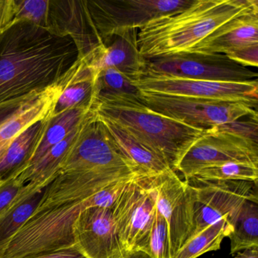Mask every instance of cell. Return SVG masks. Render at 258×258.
<instances>
[{
    "label": "cell",
    "instance_id": "6da1fadb",
    "mask_svg": "<svg viewBox=\"0 0 258 258\" xmlns=\"http://www.w3.org/2000/svg\"><path fill=\"white\" fill-rule=\"evenodd\" d=\"M78 58L70 37L13 20L0 34V104L56 85Z\"/></svg>",
    "mask_w": 258,
    "mask_h": 258
},
{
    "label": "cell",
    "instance_id": "7a4b0ae2",
    "mask_svg": "<svg viewBox=\"0 0 258 258\" xmlns=\"http://www.w3.org/2000/svg\"><path fill=\"white\" fill-rule=\"evenodd\" d=\"M258 9L257 0H194L185 10L149 22L137 34L146 60L191 53L229 21Z\"/></svg>",
    "mask_w": 258,
    "mask_h": 258
},
{
    "label": "cell",
    "instance_id": "3957f363",
    "mask_svg": "<svg viewBox=\"0 0 258 258\" xmlns=\"http://www.w3.org/2000/svg\"><path fill=\"white\" fill-rule=\"evenodd\" d=\"M96 116L111 120L165 160L174 169L205 130L184 124L149 109L137 96H98Z\"/></svg>",
    "mask_w": 258,
    "mask_h": 258
},
{
    "label": "cell",
    "instance_id": "277c9868",
    "mask_svg": "<svg viewBox=\"0 0 258 258\" xmlns=\"http://www.w3.org/2000/svg\"><path fill=\"white\" fill-rule=\"evenodd\" d=\"M194 0H87L95 26L106 44L116 36L140 30L149 22L176 14Z\"/></svg>",
    "mask_w": 258,
    "mask_h": 258
},
{
    "label": "cell",
    "instance_id": "5b68a950",
    "mask_svg": "<svg viewBox=\"0 0 258 258\" xmlns=\"http://www.w3.org/2000/svg\"><path fill=\"white\" fill-rule=\"evenodd\" d=\"M140 99L149 109L184 124L208 130L257 116L256 110L239 102L169 96L140 91Z\"/></svg>",
    "mask_w": 258,
    "mask_h": 258
},
{
    "label": "cell",
    "instance_id": "8992f818",
    "mask_svg": "<svg viewBox=\"0 0 258 258\" xmlns=\"http://www.w3.org/2000/svg\"><path fill=\"white\" fill-rule=\"evenodd\" d=\"M231 161L258 164L257 140L221 125L205 130L173 170L188 180L202 169Z\"/></svg>",
    "mask_w": 258,
    "mask_h": 258
},
{
    "label": "cell",
    "instance_id": "52a82bcc",
    "mask_svg": "<svg viewBox=\"0 0 258 258\" xmlns=\"http://www.w3.org/2000/svg\"><path fill=\"white\" fill-rule=\"evenodd\" d=\"M151 177L131 180L111 208L119 239L126 253L149 252V239L156 212Z\"/></svg>",
    "mask_w": 258,
    "mask_h": 258
},
{
    "label": "cell",
    "instance_id": "ba28073f",
    "mask_svg": "<svg viewBox=\"0 0 258 258\" xmlns=\"http://www.w3.org/2000/svg\"><path fill=\"white\" fill-rule=\"evenodd\" d=\"M186 181L191 187L193 199V230L189 238L223 219L232 227L244 202L258 197L257 184L253 182L197 180L193 178Z\"/></svg>",
    "mask_w": 258,
    "mask_h": 258
},
{
    "label": "cell",
    "instance_id": "9c48e42d",
    "mask_svg": "<svg viewBox=\"0 0 258 258\" xmlns=\"http://www.w3.org/2000/svg\"><path fill=\"white\" fill-rule=\"evenodd\" d=\"M134 83L140 91L169 96L244 103L256 110L257 80L247 82H217L145 73Z\"/></svg>",
    "mask_w": 258,
    "mask_h": 258
},
{
    "label": "cell",
    "instance_id": "30bf717a",
    "mask_svg": "<svg viewBox=\"0 0 258 258\" xmlns=\"http://www.w3.org/2000/svg\"><path fill=\"white\" fill-rule=\"evenodd\" d=\"M145 73L217 82H247L257 74L223 54L185 53L147 60Z\"/></svg>",
    "mask_w": 258,
    "mask_h": 258
},
{
    "label": "cell",
    "instance_id": "8fae6325",
    "mask_svg": "<svg viewBox=\"0 0 258 258\" xmlns=\"http://www.w3.org/2000/svg\"><path fill=\"white\" fill-rule=\"evenodd\" d=\"M155 205L167 223L170 258L177 253L193 230V199L191 187L174 170L151 177Z\"/></svg>",
    "mask_w": 258,
    "mask_h": 258
},
{
    "label": "cell",
    "instance_id": "7c38bea8",
    "mask_svg": "<svg viewBox=\"0 0 258 258\" xmlns=\"http://www.w3.org/2000/svg\"><path fill=\"white\" fill-rule=\"evenodd\" d=\"M47 29L55 35L70 37L78 49V58L89 64L105 49L87 0H49Z\"/></svg>",
    "mask_w": 258,
    "mask_h": 258
},
{
    "label": "cell",
    "instance_id": "4fadbf2b",
    "mask_svg": "<svg viewBox=\"0 0 258 258\" xmlns=\"http://www.w3.org/2000/svg\"><path fill=\"white\" fill-rule=\"evenodd\" d=\"M75 247L87 258H124L111 208L90 207L74 226Z\"/></svg>",
    "mask_w": 258,
    "mask_h": 258
},
{
    "label": "cell",
    "instance_id": "5bb4252c",
    "mask_svg": "<svg viewBox=\"0 0 258 258\" xmlns=\"http://www.w3.org/2000/svg\"><path fill=\"white\" fill-rule=\"evenodd\" d=\"M98 75L87 61L78 58L60 81L62 89L49 117L76 108L92 109L99 95Z\"/></svg>",
    "mask_w": 258,
    "mask_h": 258
},
{
    "label": "cell",
    "instance_id": "9a60e30c",
    "mask_svg": "<svg viewBox=\"0 0 258 258\" xmlns=\"http://www.w3.org/2000/svg\"><path fill=\"white\" fill-rule=\"evenodd\" d=\"M258 44V9L228 22L196 46L191 53L223 54Z\"/></svg>",
    "mask_w": 258,
    "mask_h": 258
},
{
    "label": "cell",
    "instance_id": "2e32d148",
    "mask_svg": "<svg viewBox=\"0 0 258 258\" xmlns=\"http://www.w3.org/2000/svg\"><path fill=\"white\" fill-rule=\"evenodd\" d=\"M139 30L116 36L105 44L100 56L90 64L98 72L105 69H114L126 75L133 82L140 80L146 71L147 60L139 49Z\"/></svg>",
    "mask_w": 258,
    "mask_h": 258
},
{
    "label": "cell",
    "instance_id": "e0dca14e",
    "mask_svg": "<svg viewBox=\"0 0 258 258\" xmlns=\"http://www.w3.org/2000/svg\"><path fill=\"white\" fill-rule=\"evenodd\" d=\"M96 117L102 122L117 149L138 168L142 174L148 176H158L173 170L165 160L146 147L123 128L111 120Z\"/></svg>",
    "mask_w": 258,
    "mask_h": 258
},
{
    "label": "cell",
    "instance_id": "ac0fdd59",
    "mask_svg": "<svg viewBox=\"0 0 258 258\" xmlns=\"http://www.w3.org/2000/svg\"><path fill=\"white\" fill-rule=\"evenodd\" d=\"M49 117L33 123L10 143L0 160V182L18 177L28 168L46 131Z\"/></svg>",
    "mask_w": 258,
    "mask_h": 258
},
{
    "label": "cell",
    "instance_id": "d6986e66",
    "mask_svg": "<svg viewBox=\"0 0 258 258\" xmlns=\"http://www.w3.org/2000/svg\"><path fill=\"white\" fill-rule=\"evenodd\" d=\"M84 120L63 141L51 149L38 162L22 172L18 179L33 191L48 186L59 174L71 149L79 136Z\"/></svg>",
    "mask_w": 258,
    "mask_h": 258
},
{
    "label": "cell",
    "instance_id": "ffe728a7",
    "mask_svg": "<svg viewBox=\"0 0 258 258\" xmlns=\"http://www.w3.org/2000/svg\"><path fill=\"white\" fill-rule=\"evenodd\" d=\"M45 188L28 191L25 185L13 205L0 215V252L35 212L43 199Z\"/></svg>",
    "mask_w": 258,
    "mask_h": 258
},
{
    "label": "cell",
    "instance_id": "44dd1931",
    "mask_svg": "<svg viewBox=\"0 0 258 258\" xmlns=\"http://www.w3.org/2000/svg\"><path fill=\"white\" fill-rule=\"evenodd\" d=\"M91 110L76 108L64 111L54 117H49L46 131L28 168L38 162L51 149L63 141L77 126H79Z\"/></svg>",
    "mask_w": 258,
    "mask_h": 258
},
{
    "label": "cell",
    "instance_id": "7402d4cb",
    "mask_svg": "<svg viewBox=\"0 0 258 258\" xmlns=\"http://www.w3.org/2000/svg\"><path fill=\"white\" fill-rule=\"evenodd\" d=\"M230 254L245 249L258 247V199H248L238 211L228 235Z\"/></svg>",
    "mask_w": 258,
    "mask_h": 258
},
{
    "label": "cell",
    "instance_id": "603a6c76",
    "mask_svg": "<svg viewBox=\"0 0 258 258\" xmlns=\"http://www.w3.org/2000/svg\"><path fill=\"white\" fill-rule=\"evenodd\" d=\"M231 230L232 227L226 219L209 225L189 238L173 258H198L204 253L219 250L223 238Z\"/></svg>",
    "mask_w": 258,
    "mask_h": 258
},
{
    "label": "cell",
    "instance_id": "cb8c5ba5",
    "mask_svg": "<svg viewBox=\"0 0 258 258\" xmlns=\"http://www.w3.org/2000/svg\"><path fill=\"white\" fill-rule=\"evenodd\" d=\"M192 178L197 180L246 181L257 184L258 164L241 161L223 163L202 169Z\"/></svg>",
    "mask_w": 258,
    "mask_h": 258
},
{
    "label": "cell",
    "instance_id": "d4e9b609",
    "mask_svg": "<svg viewBox=\"0 0 258 258\" xmlns=\"http://www.w3.org/2000/svg\"><path fill=\"white\" fill-rule=\"evenodd\" d=\"M98 96L130 95L140 98V91L132 80L114 69L100 71L97 80Z\"/></svg>",
    "mask_w": 258,
    "mask_h": 258
},
{
    "label": "cell",
    "instance_id": "484cf974",
    "mask_svg": "<svg viewBox=\"0 0 258 258\" xmlns=\"http://www.w3.org/2000/svg\"><path fill=\"white\" fill-rule=\"evenodd\" d=\"M49 0H13V20L31 22L47 29Z\"/></svg>",
    "mask_w": 258,
    "mask_h": 258
},
{
    "label": "cell",
    "instance_id": "4316f807",
    "mask_svg": "<svg viewBox=\"0 0 258 258\" xmlns=\"http://www.w3.org/2000/svg\"><path fill=\"white\" fill-rule=\"evenodd\" d=\"M149 253L153 258H170L167 223L157 208L149 239Z\"/></svg>",
    "mask_w": 258,
    "mask_h": 258
},
{
    "label": "cell",
    "instance_id": "83f0119b",
    "mask_svg": "<svg viewBox=\"0 0 258 258\" xmlns=\"http://www.w3.org/2000/svg\"><path fill=\"white\" fill-rule=\"evenodd\" d=\"M43 93H32L19 99L0 104V128L8 123L22 110L33 103L36 99H38Z\"/></svg>",
    "mask_w": 258,
    "mask_h": 258
},
{
    "label": "cell",
    "instance_id": "f1b7e54d",
    "mask_svg": "<svg viewBox=\"0 0 258 258\" xmlns=\"http://www.w3.org/2000/svg\"><path fill=\"white\" fill-rule=\"evenodd\" d=\"M25 185L18 177L0 182V215L13 205Z\"/></svg>",
    "mask_w": 258,
    "mask_h": 258
},
{
    "label": "cell",
    "instance_id": "f546056e",
    "mask_svg": "<svg viewBox=\"0 0 258 258\" xmlns=\"http://www.w3.org/2000/svg\"><path fill=\"white\" fill-rule=\"evenodd\" d=\"M225 55L243 67L256 68L258 66V44L245 46Z\"/></svg>",
    "mask_w": 258,
    "mask_h": 258
},
{
    "label": "cell",
    "instance_id": "4dcf8cb0",
    "mask_svg": "<svg viewBox=\"0 0 258 258\" xmlns=\"http://www.w3.org/2000/svg\"><path fill=\"white\" fill-rule=\"evenodd\" d=\"M22 258H87L75 247L52 251L43 252Z\"/></svg>",
    "mask_w": 258,
    "mask_h": 258
},
{
    "label": "cell",
    "instance_id": "1f68e13d",
    "mask_svg": "<svg viewBox=\"0 0 258 258\" xmlns=\"http://www.w3.org/2000/svg\"><path fill=\"white\" fill-rule=\"evenodd\" d=\"M13 0H0V34L13 22Z\"/></svg>",
    "mask_w": 258,
    "mask_h": 258
},
{
    "label": "cell",
    "instance_id": "d6a6232c",
    "mask_svg": "<svg viewBox=\"0 0 258 258\" xmlns=\"http://www.w3.org/2000/svg\"><path fill=\"white\" fill-rule=\"evenodd\" d=\"M233 258H258V247L241 250L235 253Z\"/></svg>",
    "mask_w": 258,
    "mask_h": 258
},
{
    "label": "cell",
    "instance_id": "836d02e7",
    "mask_svg": "<svg viewBox=\"0 0 258 258\" xmlns=\"http://www.w3.org/2000/svg\"><path fill=\"white\" fill-rule=\"evenodd\" d=\"M124 258H153L149 252L146 250H138L126 253Z\"/></svg>",
    "mask_w": 258,
    "mask_h": 258
}]
</instances>
